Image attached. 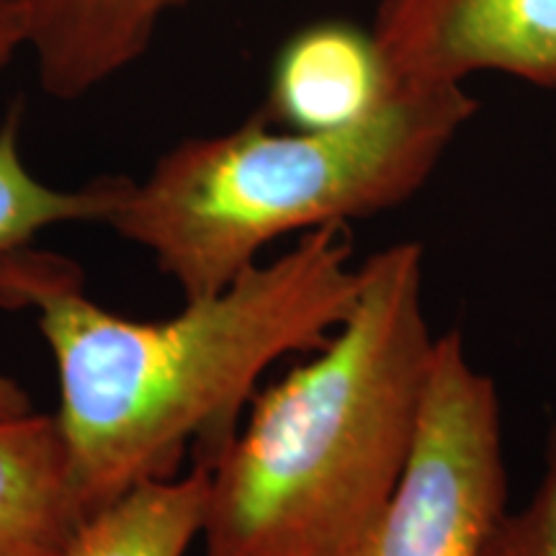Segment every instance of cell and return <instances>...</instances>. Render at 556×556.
<instances>
[{
    "mask_svg": "<svg viewBox=\"0 0 556 556\" xmlns=\"http://www.w3.org/2000/svg\"><path fill=\"white\" fill-rule=\"evenodd\" d=\"M208 462L186 477L148 479L83 520L54 556H186L201 536Z\"/></svg>",
    "mask_w": 556,
    "mask_h": 556,
    "instance_id": "30bf717a",
    "label": "cell"
},
{
    "mask_svg": "<svg viewBox=\"0 0 556 556\" xmlns=\"http://www.w3.org/2000/svg\"><path fill=\"white\" fill-rule=\"evenodd\" d=\"M86 518L54 415L0 417V556H54Z\"/></svg>",
    "mask_w": 556,
    "mask_h": 556,
    "instance_id": "9c48e42d",
    "label": "cell"
},
{
    "mask_svg": "<svg viewBox=\"0 0 556 556\" xmlns=\"http://www.w3.org/2000/svg\"><path fill=\"white\" fill-rule=\"evenodd\" d=\"M433 351L422 248L368 255L343 323L208 462V556L343 554L405 469Z\"/></svg>",
    "mask_w": 556,
    "mask_h": 556,
    "instance_id": "7a4b0ae2",
    "label": "cell"
},
{
    "mask_svg": "<svg viewBox=\"0 0 556 556\" xmlns=\"http://www.w3.org/2000/svg\"><path fill=\"white\" fill-rule=\"evenodd\" d=\"M129 178L103 176L75 189L37 178L21 148V111L0 124V307L29 309L31 296L67 274L73 263L34 250L45 229L75 222H103L127 191Z\"/></svg>",
    "mask_w": 556,
    "mask_h": 556,
    "instance_id": "ba28073f",
    "label": "cell"
},
{
    "mask_svg": "<svg viewBox=\"0 0 556 556\" xmlns=\"http://www.w3.org/2000/svg\"><path fill=\"white\" fill-rule=\"evenodd\" d=\"M31 397L18 381H13L5 374H0V417H16L31 413Z\"/></svg>",
    "mask_w": 556,
    "mask_h": 556,
    "instance_id": "4fadbf2b",
    "label": "cell"
},
{
    "mask_svg": "<svg viewBox=\"0 0 556 556\" xmlns=\"http://www.w3.org/2000/svg\"><path fill=\"white\" fill-rule=\"evenodd\" d=\"M197 0H29L37 80L58 101L106 86L152 47L168 13Z\"/></svg>",
    "mask_w": 556,
    "mask_h": 556,
    "instance_id": "52a82bcc",
    "label": "cell"
},
{
    "mask_svg": "<svg viewBox=\"0 0 556 556\" xmlns=\"http://www.w3.org/2000/svg\"><path fill=\"white\" fill-rule=\"evenodd\" d=\"M477 109L464 86H402L343 129L278 131L255 116L163 152L129 178L106 225L148 250L186 299L214 294L287 235L405 204Z\"/></svg>",
    "mask_w": 556,
    "mask_h": 556,
    "instance_id": "3957f363",
    "label": "cell"
},
{
    "mask_svg": "<svg viewBox=\"0 0 556 556\" xmlns=\"http://www.w3.org/2000/svg\"><path fill=\"white\" fill-rule=\"evenodd\" d=\"M29 45V0H0V73Z\"/></svg>",
    "mask_w": 556,
    "mask_h": 556,
    "instance_id": "7c38bea8",
    "label": "cell"
},
{
    "mask_svg": "<svg viewBox=\"0 0 556 556\" xmlns=\"http://www.w3.org/2000/svg\"><path fill=\"white\" fill-rule=\"evenodd\" d=\"M83 276L31 299L58 368L54 413L88 516L148 479L173 477L191 441L212 462L268 366L317 351L361 287L348 225L304 232L176 315L131 319L83 291Z\"/></svg>",
    "mask_w": 556,
    "mask_h": 556,
    "instance_id": "6da1fadb",
    "label": "cell"
},
{
    "mask_svg": "<svg viewBox=\"0 0 556 556\" xmlns=\"http://www.w3.org/2000/svg\"><path fill=\"white\" fill-rule=\"evenodd\" d=\"M507 513L497 387L462 336L435 338L420 420L392 495L340 556H484Z\"/></svg>",
    "mask_w": 556,
    "mask_h": 556,
    "instance_id": "277c9868",
    "label": "cell"
},
{
    "mask_svg": "<svg viewBox=\"0 0 556 556\" xmlns=\"http://www.w3.org/2000/svg\"><path fill=\"white\" fill-rule=\"evenodd\" d=\"M371 31L397 88L477 73L556 88V0H379Z\"/></svg>",
    "mask_w": 556,
    "mask_h": 556,
    "instance_id": "5b68a950",
    "label": "cell"
},
{
    "mask_svg": "<svg viewBox=\"0 0 556 556\" xmlns=\"http://www.w3.org/2000/svg\"><path fill=\"white\" fill-rule=\"evenodd\" d=\"M394 90L371 29L317 21L278 50L261 116L296 131L343 129L371 116Z\"/></svg>",
    "mask_w": 556,
    "mask_h": 556,
    "instance_id": "8992f818",
    "label": "cell"
},
{
    "mask_svg": "<svg viewBox=\"0 0 556 556\" xmlns=\"http://www.w3.org/2000/svg\"><path fill=\"white\" fill-rule=\"evenodd\" d=\"M484 556H556V430L541 484L520 510L505 513Z\"/></svg>",
    "mask_w": 556,
    "mask_h": 556,
    "instance_id": "8fae6325",
    "label": "cell"
}]
</instances>
